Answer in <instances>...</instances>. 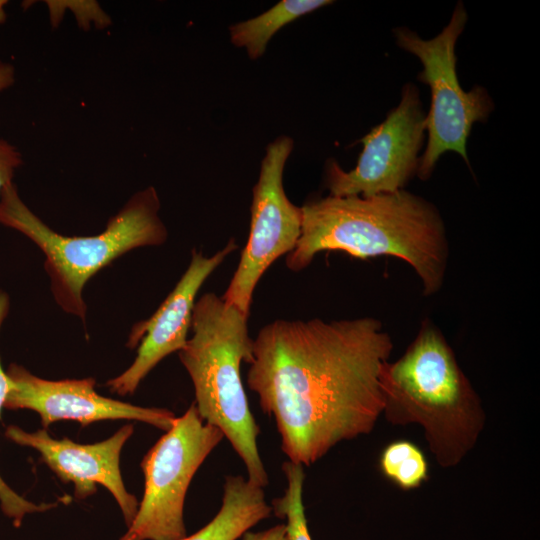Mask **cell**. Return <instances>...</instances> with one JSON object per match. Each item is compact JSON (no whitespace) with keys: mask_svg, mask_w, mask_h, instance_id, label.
<instances>
[{"mask_svg":"<svg viewBox=\"0 0 540 540\" xmlns=\"http://www.w3.org/2000/svg\"><path fill=\"white\" fill-rule=\"evenodd\" d=\"M237 249L234 239L214 255L206 257L193 249L189 265L175 287L150 318L133 325L127 347L135 348L133 363L107 381L111 392L124 396L135 392L141 381L165 357L179 352L187 343L197 294L207 278Z\"/></svg>","mask_w":540,"mask_h":540,"instance_id":"obj_10","label":"cell"},{"mask_svg":"<svg viewBox=\"0 0 540 540\" xmlns=\"http://www.w3.org/2000/svg\"><path fill=\"white\" fill-rule=\"evenodd\" d=\"M392 350L372 317L277 319L259 330L247 385L274 418L290 461L309 466L373 430L383 412L379 372Z\"/></svg>","mask_w":540,"mask_h":540,"instance_id":"obj_1","label":"cell"},{"mask_svg":"<svg viewBox=\"0 0 540 540\" xmlns=\"http://www.w3.org/2000/svg\"><path fill=\"white\" fill-rule=\"evenodd\" d=\"M223 438L220 429L202 420L194 403L176 417L141 462L143 498L119 540H180L187 536L184 502L188 487Z\"/></svg>","mask_w":540,"mask_h":540,"instance_id":"obj_7","label":"cell"},{"mask_svg":"<svg viewBox=\"0 0 540 540\" xmlns=\"http://www.w3.org/2000/svg\"><path fill=\"white\" fill-rule=\"evenodd\" d=\"M192 335L178 352L193 383L202 420L220 429L242 459L247 478L264 488L268 475L257 445L259 427L241 379V363L252 360L248 316L207 292L196 300Z\"/></svg>","mask_w":540,"mask_h":540,"instance_id":"obj_4","label":"cell"},{"mask_svg":"<svg viewBox=\"0 0 540 540\" xmlns=\"http://www.w3.org/2000/svg\"><path fill=\"white\" fill-rule=\"evenodd\" d=\"M383 412L391 424L422 427L444 468L458 465L485 423L481 400L441 331L428 319L404 354L379 372Z\"/></svg>","mask_w":540,"mask_h":540,"instance_id":"obj_3","label":"cell"},{"mask_svg":"<svg viewBox=\"0 0 540 540\" xmlns=\"http://www.w3.org/2000/svg\"><path fill=\"white\" fill-rule=\"evenodd\" d=\"M282 470L286 478V487L283 495L272 501V511L276 516L286 520L288 540H312L303 504L305 479L303 465L288 460L283 463Z\"/></svg>","mask_w":540,"mask_h":540,"instance_id":"obj_16","label":"cell"},{"mask_svg":"<svg viewBox=\"0 0 540 540\" xmlns=\"http://www.w3.org/2000/svg\"><path fill=\"white\" fill-rule=\"evenodd\" d=\"M301 210V234L286 258L291 271L305 269L322 251L361 259L389 255L411 265L424 295L442 287L448 240L439 211L424 198L404 189L370 197L329 195Z\"/></svg>","mask_w":540,"mask_h":540,"instance_id":"obj_2","label":"cell"},{"mask_svg":"<svg viewBox=\"0 0 540 540\" xmlns=\"http://www.w3.org/2000/svg\"><path fill=\"white\" fill-rule=\"evenodd\" d=\"M382 474L403 490L420 487L428 478V463L422 450L408 440L387 445L379 461Z\"/></svg>","mask_w":540,"mask_h":540,"instance_id":"obj_15","label":"cell"},{"mask_svg":"<svg viewBox=\"0 0 540 540\" xmlns=\"http://www.w3.org/2000/svg\"><path fill=\"white\" fill-rule=\"evenodd\" d=\"M6 4H7V1L0 0V24H2L6 19V12H5Z\"/></svg>","mask_w":540,"mask_h":540,"instance_id":"obj_21","label":"cell"},{"mask_svg":"<svg viewBox=\"0 0 540 540\" xmlns=\"http://www.w3.org/2000/svg\"><path fill=\"white\" fill-rule=\"evenodd\" d=\"M331 3L333 1L282 0L254 18L231 25L230 40L234 46L245 49L250 59L257 60L283 26Z\"/></svg>","mask_w":540,"mask_h":540,"instance_id":"obj_14","label":"cell"},{"mask_svg":"<svg viewBox=\"0 0 540 540\" xmlns=\"http://www.w3.org/2000/svg\"><path fill=\"white\" fill-rule=\"evenodd\" d=\"M10 307L9 296L0 290V330ZM11 388V381L3 370L0 361V414ZM0 506L2 512L12 520L15 527H20L26 515L45 512L57 506L53 503H34L16 493L0 476Z\"/></svg>","mask_w":540,"mask_h":540,"instance_id":"obj_17","label":"cell"},{"mask_svg":"<svg viewBox=\"0 0 540 540\" xmlns=\"http://www.w3.org/2000/svg\"><path fill=\"white\" fill-rule=\"evenodd\" d=\"M467 13L463 4L455 7L449 24L431 40H423L414 32L394 30L397 44L416 55L423 69L418 79L431 89V107L426 116L428 142L419 158L416 174L427 180L440 156L447 151L460 154L469 165L466 143L475 122H485L493 103L480 86L464 91L456 73L455 45L464 30Z\"/></svg>","mask_w":540,"mask_h":540,"instance_id":"obj_6","label":"cell"},{"mask_svg":"<svg viewBox=\"0 0 540 540\" xmlns=\"http://www.w3.org/2000/svg\"><path fill=\"white\" fill-rule=\"evenodd\" d=\"M293 146V139L282 135L266 148L252 190L248 240L222 296L247 316L259 280L275 260L294 249L301 234V207L288 199L283 187V172Z\"/></svg>","mask_w":540,"mask_h":540,"instance_id":"obj_8","label":"cell"},{"mask_svg":"<svg viewBox=\"0 0 540 540\" xmlns=\"http://www.w3.org/2000/svg\"><path fill=\"white\" fill-rule=\"evenodd\" d=\"M15 82L14 67L4 61H0V92L11 87Z\"/></svg>","mask_w":540,"mask_h":540,"instance_id":"obj_20","label":"cell"},{"mask_svg":"<svg viewBox=\"0 0 540 540\" xmlns=\"http://www.w3.org/2000/svg\"><path fill=\"white\" fill-rule=\"evenodd\" d=\"M271 512L262 487L241 475H230L225 479L222 504L215 517L180 540H237Z\"/></svg>","mask_w":540,"mask_h":540,"instance_id":"obj_13","label":"cell"},{"mask_svg":"<svg viewBox=\"0 0 540 540\" xmlns=\"http://www.w3.org/2000/svg\"><path fill=\"white\" fill-rule=\"evenodd\" d=\"M133 432L134 426L126 424L101 442L79 444L68 438H53L45 429L27 432L10 425L5 436L18 445L37 450L44 463L63 482L74 484L77 499L94 495L97 484H101L116 500L128 527L136 516L139 503L123 483L120 454Z\"/></svg>","mask_w":540,"mask_h":540,"instance_id":"obj_12","label":"cell"},{"mask_svg":"<svg viewBox=\"0 0 540 540\" xmlns=\"http://www.w3.org/2000/svg\"><path fill=\"white\" fill-rule=\"evenodd\" d=\"M159 210V196L150 186L131 196L101 233L64 236L30 210L14 183L0 196V224L22 233L41 250L56 303L84 324L87 306L83 290L87 282L127 252L160 246L167 240L168 232Z\"/></svg>","mask_w":540,"mask_h":540,"instance_id":"obj_5","label":"cell"},{"mask_svg":"<svg viewBox=\"0 0 540 540\" xmlns=\"http://www.w3.org/2000/svg\"><path fill=\"white\" fill-rule=\"evenodd\" d=\"M11 388L6 409L37 412L44 428L60 420H74L82 426L101 420H136L168 431L176 416L165 408L141 407L98 394L93 378L48 380L26 368L10 364L6 371Z\"/></svg>","mask_w":540,"mask_h":540,"instance_id":"obj_11","label":"cell"},{"mask_svg":"<svg viewBox=\"0 0 540 540\" xmlns=\"http://www.w3.org/2000/svg\"><path fill=\"white\" fill-rule=\"evenodd\" d=\"M22 164L19 150L11 143L0 139V196L4 189L13 183L17 168Z\"/></svg>","mask_w":540,"mask_h":540,"instance_id":"obj_18","label":"cell"},{"mask_svg":"<svg viewBox=\"0 0 540 540\" xmlns=\"http://www.w3.org/2000/svg\"><path fill=\"white\" fill-rule=\"evenodd\" d=\"M426 123L417 87L406 84L399 105L361 139L355 168L344 171L334 160L327 164L329 195L370 197L402 190L417 171Z\"/></svg>","mask_w":540,"mask_h":540,"instance_id":"obj_9","label":"cell"},{"mask_svg":"<svg viewBox=\"0 0 540 540\" xmlns=\"http://www.w3.org/2000/svg\"><path fill=\"white\" fill-rule=\"evenodd\" d=\"M242 540H288L285 524H278L261 532L243 534Z\"/></svg>","mask_w":540,"mask_h":540,"instance_id":"obj_19","label":"cell"}]
</instances>
